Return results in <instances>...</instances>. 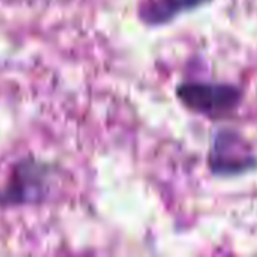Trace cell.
Returning <instances> with one entry per match:
<instances>
[{
  "mask_svg": "<svg viewBox=\"0 0 257 257\" xmlns=\"http://www.w3.org/2000/svg\"><path fill=\"white\" fill-rule=\"evenodd\" d=\"M208 164L215 176H236L254 170L257 158L241 136L223 130L214 137Z\"/></svg>",
  "mask_w": 257,
  "mask_h": 257,
  "instance_id": "obj_3",
  "label": "cell"
},
{
  "mask_svg": "<svg viewBox=\"0 0 257 257\" xmlns=\"http://www.w3.org/2000/svg\"><path fill=\"white\" fill-rule=\"evenodd\" d=\"M211 0H142L137 8L140 21L146 26H163L178 15L193 11Z\"/></svg>",
  "mask_w": 257,
  "mask_h": 257,
  "instance_id": "obj_4",
  "label": "cell"
},
{
  "mask_svg": "<svg viewBox=\"0 0 257 257\" xmlns=\"http://www.w3.org/2000/svg\"><path fill=\"white\" fill-rule=\"evenodd\" d=\"M51 164L35 157L17 161L0 187V208H21L44 203L53 188Z\"/></svg>",
  "mask_w": 257,
  "mask_h": 257,
  "instance_id": "obj_1",
  "label": "cell"
},
{
  "mask_svg": "<svg viewBox=\"0 0 257 257\" xmlns=\"http://www.w3.org/2000/svg\"><path fill=\"white\" fill-rule=\"evenodd\" d=\"M176 96L188 110L218 119L229 116L241 105L244 92L229 83L185 81L176 86Z\"/></svg>",
  "mask_w": 257,
  "mask_h": 257,
  "instance_id": "obj_2",
  "label": "cell"
}]
</instances>
